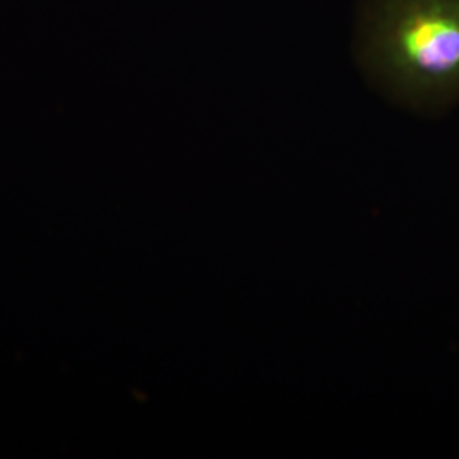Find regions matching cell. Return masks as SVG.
Returning <instances> with one entry per match:
<instances>
[{"mask_svg":"<svg viewBox=\"0 0 459 459\" xmlns=\"http://www.w3.org/2000/svg\"><path fill=\"white\" fill-rule=\"evenodd\" d=\"M352 55L394 104L439 113L459 104V0H358Z\"/></svg>","mask_w":459,"mask_h":459,"instance_id":"1","label":"cell"}]
</instances>
